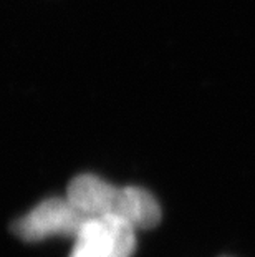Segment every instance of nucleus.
I'll list each match as a JSON object with an SVG mask.
<instances>
[{
	"instance_id": "nucleus-1",
	"label": "nucleus",
	"mask_w": 255,
	"mask_h": 257,
	"mask_svg": "<svg viewBox=\"0 0 255 257\" xmlns=\"http://www.w3.org/2000/svg\"><path fill=\"white\" fill-rule=\"evenodd\" d=\"M85 221L86 216L65 196L42 201L25 216L15 221L12 229L15 236L27 242H39L53 236L75 237Z\"/></svg>"
},
{
	"instance_id": "nucleus-2",
	"label": "nucleus",
	"mask_w": 255,
	"mask_h": 257,
	"mask_svg": "<svg viewBox=\"0 0 255 257\" xmlns=\"http://www.w3.org/2000/svg\"><path fill=\"white\" fill-rule=\"evenodd\" d=\"M70 257H131L136 249V229L118 217H86Z\"/></svg>"
},
{
	"instance_id": "nucleus-3",
	"label": "nucleus",
	"mask_w": 255,
	"mask_h": 257,
	"mask_svg": "<svg viewBox=\"0 0 255 257\" xmlns=\"http://www.w3.org/2000/svg\"><path fill=\"white\" fill-rule=\"evenodd\" d=\"M67 198L86 217L111 216L121 219L126 188H118L95 174H80L68 184Z\"/></svg>"
}]
</instances>
